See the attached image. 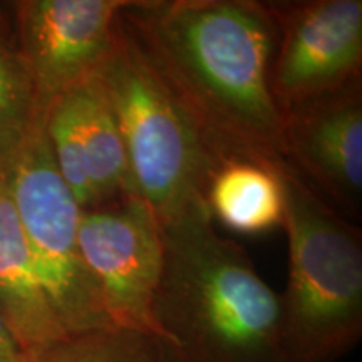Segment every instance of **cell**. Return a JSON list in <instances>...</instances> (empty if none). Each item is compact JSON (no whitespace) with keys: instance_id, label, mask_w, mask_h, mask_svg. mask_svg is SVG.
Segmentation results:
<instances>
[{"instance_id":"obj_1","label":"cell","mask_w":362,"mask_h":362,"mask_svg":"<svg viewBox=\"0 0 362 362\" xmlns=\"http://www.w3.org/2000/svg\"><path fill=\"white\" fill-rule=\"evenodd\" d=\"M131 37L225 161L285 165L270 89L277 24L259 0H129Z\"/></svg>"},{"instance_id":"obj_2","label":"cell","mask_w":362,"mask_h":362,"mask_svg":"<svg viewBox=\"0 0 362 362\" xmlns=\"http://www.w3.org/2000/svg\"><path fill=\"white\" fill-rule=\"evenodd\" d=\"M158 334L173 362H288L282 305L252 257L216 232L206 202L163 225Z\"/></svg>"},{"instance_id":"obj_3","label":"cell","mask_w":362,"mask_h":362,"mask_svg":"<svg viewBox=\"0 0 362 362\" xmlns=\"http://www.w3.org/2000/svg\"><path fill=\"white\" fill-rule=\"evenodd\" d=\"M288 279L280 293L288 362H337L362 337V232L285 163Z\"/></svg>"},{"instance_id":"obj_4","label":"cell","mask_w":362,"mask_h":362,"mask_svg":"<svg viewBox=\"0 0 362 362\" xmlns=\"http://www.w3.org/2000/svg\"><path fill=\"white\" fill-rule=\"evenodd\" d=\"M96 78L123 136L134 193L161 226L205 202L221 163L121 17L115 47Z\"/></svg>"},{"instance_id":"obj_5","label":"cell","mask_w":362,"mask_h":362,"mask_svg":"<svg viewBox=\"0 0 362 362\" xmlns=\"http://www.w3.org/2000/svg\"><path fill=\"white\" fill-rule=\"evenodd\" d=\"M7 183L40 285L62 330L111 327L79 248L83 208L59 175L45 123L7 165Z\"/></svg>"},{"instance_id":"obj_6","label":"cell","mask_w":362,"mask_h":362,"mask_svg":"<svg viewBox=\"0 0 362 362\" xmlns=\"http://www.w3.org/2000/svg\"><path fill=\"white\" fill-rule=\"evenodd\" d=\"M79 248L112 325L156 336L163 226L138 194L81 211Z\"/></svg>"},{"instance_id":"obj_7","label":"cell","mask_w":362,"mask_h":362,"mask_svg":"<svg viewBox=\"0 0 362 362\" xmlns=\"http://www.w3.org/2000/svg\"><path fill=\"white\" fill-rule=\"evenodd\" d=\"M269 4L277 24L269 78L282 116L362 79V0Z\"/></svg>"},{"instance_id":"obj_8","label":"cell","mask_w":362,"mask_h":362,"mask_svg":"<svg viewBox=\"0 0 362 362\" xmlns=\"http://www.w3.org/2000/svg\"><path fill=\"white\" fill-rule=\"evenodd\" d=\"M129 0H19L11 4L13 42L29 67L40 110L94 78L119 34Z\"/></svg>"},{"instance_id":"obj_9","label":"cell","mask_w":362,"mask_h":362,"mask_svg":"<svg viewBox=\"0 0 362 362\" xmlns=\"http://www.w3.org/2000/svg\"><path fill=\"white\" fill-rule=\"evenodd\" d=\"M284 158L344 218L362 211V79L284 112Z\"/></svg>"},{"instance_id":"obj_10","label":"cell","mask_w":362,"mask_h":362,"mask_svg":"<svg viewBox=\"0 0 362 362\" xmlns=\"http://www.w3.org/2000/svg\"><path fill=\"white\" fill-rule=\"evenodd\" d=\"M0 310L22 349L67 334L54 314L35 272L29 245L0 163Z\"/></svg>"},{"instance_id":"obj_11","label":"cell","mask_w":362,"mask_h":362,"mask_svg":"<svg viewBox=\"0 0 362 362\" xmlns=\"http://www.w3.org/2000/svg\"><path fill=\"white\" fill-rule=\"evenodd\" d=\"M61 98L69 107L81 160L94 194L93 208L136 194L123 136L96 76Z\"/></svg>"},{"instance_id":"obj_12","label":"cell","mask_w":362,"mask_h":362,"mask_svg":"<svg viewBox=\"0 0 362 362\" xmlns=\"http://www.w3.org/2000/svg\"><path fill=\"white\" fill-rule=\"evenodd\" d=\"M280 170L250 161L221 163L205 194L211 218L233 232L247 235L282 226L285 202Z\"/></svg>"},{"instance_id":"obj_13","label":"cell","mask_w":362,"mask_h":362,"mask_svg":"<svg viewBox=\"0 0 362 362\" xmlns=\"http://www.w3.org/2000/svg\"><path fill=\"white\" fill-rule=\"evenodd\" d=\"M21 362H173L156 336L111 327L67 334L22 351Z\"/></svg>"},{"instance_id":"obj_14","label":"cell","mask_w":362,"mask_h":362,"mask_svg":"<svg viewBox=\"0 0 362 362\" xmlns=\"http://www.w3.org/2000/svg\"><path fill=\"white\" fill-rule=\"evenodd\" d=\"M45 123L30 71L13 34L0 35V163L8 165L25 139Z\"/></svg>"},{"instance_id":"obj_15","label":"cell","mask_w":362,"mask_h":362,"mask_svg":"<svg viewBox=\"0 0 362 362\" xmlns=\"http://www.w3.org/2000/svg\"><path fill=\"white\" fill-rule=\"evenodd\" d=\"M22 347L0 310V362H21Z\"/></svg>"},{"instance_id":"obj_16","label":"cell","mask_w":362,"mask_h":362,"mask_svg":"<svg viewBox=\"0 0 362 362\" xmlns=\"http://www.w3.org/2000/svg\"><path fill=\"white\" fill-rule=\"evenodd\" d=\"M12 34V22L11 17H7L6 8L0 6V35Z\"/></svg>"}]
</instances>
